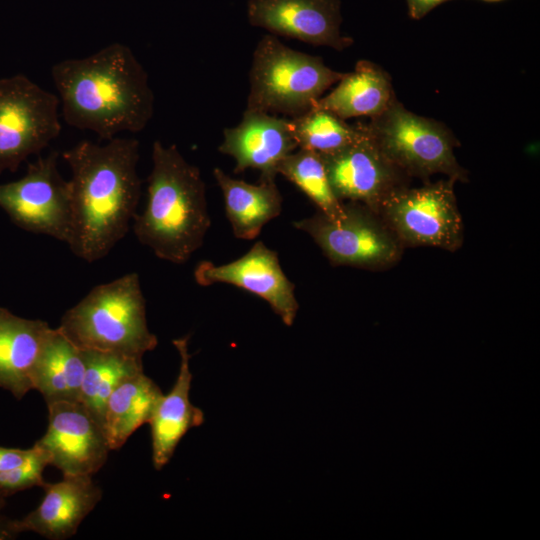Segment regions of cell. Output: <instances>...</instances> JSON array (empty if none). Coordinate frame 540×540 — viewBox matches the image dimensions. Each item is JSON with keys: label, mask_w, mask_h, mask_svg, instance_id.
<instances>
[{"label": "cell", "mask_w": 540, "mask_h": 540, "mask_svg": "<svg viewBox=\"0 0 540 540\" xmlns=\"http://www.w3.org/2000/svg\"><path fill=\"white\" fill-rule=\"evenodd\" d=\"M70 167L72 253L93 263L125 237L137 214L142 181L139 141L114 137L106 144L81 141L65 150Z\"/></svg>", "instance_id": "cell-1"}, {"label": "cell", "mask_w": 540, "mask_h": 540, "mask_svg": "<svg viewBox=\"0 0 540 540\" xmlns=\"http://www.w3.org/2000/svg\"><path fill=\"white\" fill-rule=\"evenodd\" d=\"M64 121L110 140L121 132L142 131L154 112L148 74L133 51L112 43L51 68Z\"/></svg>", "instance_id": "cell-2"}, {"label": "cell", "mask_w": 540, "mask_h": 540, "mask_svg": "<svg viewBox=\"0 0 540 540\" xmlns=\"http://www.w3.org/2000/svg\"><path fill=\"white\" fill-rule=\"evenodd\" d=\"M210 225L200 169L176 145L154 141L145 207L132 221L137 240L158 258L184 264L203 245Z\"/></svg>", "instance_id": "cell-3"}, {"label": "cell", "mask_w": 540, "mask_h": 540, "mask_svg": "<svg viewBox=\"0 0 540 540\" xmlns=\"http://www.w3.org/2000/svg\"><path fill=\"white\" fill-rule=\"evenodd\" d=\"M57 328L82 350L142 359L158 345L148 328L146 300L136 272L92 288L63 314Z\"/></svg>", "instance_id": "cell-4"}, {"label": "cell", "mask_w": 540, "mask_h": 540, "mask_svg": "<svg viewBox=\"0 0 540 540\" xmlns=\"http://www.w3.org/2000/svg\"><path fill=\"white\" fill-rule=\"evenodd\" d=\"M343 75L326 66L322 58L266 34L253 51L245 109L297 117L311 110Z\"/></svg>", "instance_id": "cell-5"}, {"label": "cell", "mask_w": 540, "mask_h": 540, "mask_svg": "<svg viewBox=\"0 0 540 540\" xmlns=\"http://www.w3.org/2000/svg\"><path fill=\"white\" fill-rule=\"evenodd\" d=\"M366 127L383 155L404 175L428 178L442 173L467 181L450 133L438 122L408 111L396 98Z\"/></svg>", "instance_id": "cell-6"}, {"label": "cell", "mask_w": 540, "mask_h": 540, "mask_svg": "<svg viewBox=\"0 0 540 540\" xmlns=\"http://www.w3.org/2000/svg\"><path fill=\"white\" fill-rule=\"evenodd\" d=\"M343 204L337 220L318 211L293 226L307 233L332 265L380 270L397 263L403 245L380 215L358 202Z\"/></svg>", "instance_id": "cell-7"}, {"label": "cell", "mask_w": 540, "mask_h": 540, "mask_svg": "<svg viewBox=\"0 0 540 540\" xmlns=\"http://www.w3.org/2000/svg\"><path fill=\"white\" fill-rule=\"evenodd\" d=\"M59 104L25 75L0 79V173L15 172L59 136Z\"/></svg>", "instance_id": "cell-8"}, {"label": "cell", "mask_w": 540, "mask_h": 540, "mask_svg": "<svg viewBox=\"0 0 540 540\" xmlns=\"http://www.w3.org/2000/svg\"><path fill=\"white\" fill-rule=\"evenodd\" d=\"M448 178L418 188L401 187L382 203L378 214L401 244L454 252L464 240V225Z\"/></svg>", "instance_id": "cell-9"}, {"label": "cell", "mask_w": 540, "mask_h": 540, "mask_svg": "<svg viewBox=\"0 0 540 540\" xmlns=\"http://www.w3.org/2000/svg\"><path fill=\"white\" fill-rule=\"evenodd\" d=\"M58 153L28 163L16 181L0 184V207L21 229L68 243L71 232V190L57 167Z\"/></svg>", "instance_id": "cell-10"}, {"label": "cell", "mask_w": 540, "mask_h": 540, "mask_svg": "<svg viewBox=\"0 0 540 540\" xmlns=\"http://www.w3.org/2000/svg\"><path fill=\"white\" fill-rule=\"evenodd\" d=\"M47 407L46 433L34 445L48 454L50 465L63 475L97 473L110 451L103 425L81 402L60 401Z\"/></svg>", "instance_id": "cell-11"}, {"label": "cell", "mask_w": 540, "mask_h": 540, "mask_svg": "<svg viewBox=\"0 0 540 540\" xmlns=\"http://www.w3.org/2000/svg\"><path fill=\"white\" fill-rule=\"evenodd\" d=\"M320 156L332 190L342 202H358L378 214L387 197L404 187V174L383 155L364 124L355 142Z\"/></svg>", "instance_id": "cell-12"}, {"label": "cell", "mask_w": 540, "mask_h": 540, "mask_svg": "<svg viewBox=\"0 0 540 540\" xmlns=\"http://www.w3.org/2000/svg\"><path fill=\"white\" fill-rule=\"evenodd\" d=\"M194 275L201 286L225 283L247 290L264 299L285 325L295 321L299 309L295 285L284 273L277 252L263 241L255 242L248 252L229 263L202 261Z\"/></svg>", "instance_id": "cell-13"}, {"label": "cell", "mask_w": 540, "mask_h": 540, "mask_svg": "<svg viewBox=\"0 0 540 540\" xmlns=\"http://www.w3.org/2000/svg\"><path fill=\"white\" fill-rule=\"evenodd\" d=\"M247 18L274 36L343 50L352 45L340 32L339 0H248Z\"/></svg>", "instance_id": "cell-14"}, {"label": "cell", "mask_w": 540, "mask_h": 540, "mask_svg": "<svg viewBox=\"0 0 540 540\" xmlns=\"http://www.w3.org/2000/svg\"><path fill=\"white\" fill-rule=\"evenodd\" d=\"M296 149L289 118L249 109L236 126L224 129L218 147L234 159L235 173L256 169L260 181L275 180L278 164Z\"/></svg>", "instance_id": "cell-15"}, {"label": "cell", "mask_w": 540, "mask_h": 540, "mask_svg": "<svg viewBox=\"0 0 540 540\" xmlns=\"http://www.w3.org/2000/svg\"><path fill=\"white\" fill-rule=\"evenodd\" d=\"M39 506L22 519L12 520L14 530L34 532L50 540L74 536L84 518L102 498L89 475H63L56 483L45 482Z\"/></svg>", "instance_id": "cell-16"}, {"label": "cell", "mask_w": 540, "mask_h": 540, "mask_svg": "<svg viewBox=\"0 0 540 540\" xmlns=\"http://www.w3.org/2000/svg\"><path fill=\"white\" fill-rule=\"evenodd\" d=\"M189 336L172 341L180 356L176 381L168 394L162 395L149 421L152 439V461L161 470L172 458L183 436L204 422L203 411L190 401L192 373Z\"/></svg>", "instance_id": "cell-17"}, {"label": "cell", "mask_w": 540, "mask_h": 540, "mask_svg": "<svg viewBox=\"0 0 540 540\" xmlns=\"http://www.w3.org/2000/svg\"><path fill=\"white\" fill-rule=\"evenodd\" d=\"M52 329L44 320L19 317L0 306V387L17 400L33 390V368Z\"/></svg>", "instance_id": "cell-18"}, {"label": "cell", "mask_w": 540, "mask_h": 540, "mask_svg": "<svg viewBox=\"0 0 540 540\" xmlns=\"http://www.w3.org/2000/svg\"><path fill=\"white\" fill-rule=\"evenodd\" d=\"M213 176L236 238L255 239L265 224L280 215L283 198L275 180L251 184L229 176L220 168L213 170Z\"/></svg>", "instance_id": "cell-19"}, {"label": "cell", "mask_w": 540, "mask_h": 540, "mask_svg": "<svg viewBox=\"0 0 540 540\" xmlns=\"http://www.w3.org/2000/svg\"><path fill=\"white\" fill-rule=\"evenodd\" d=\"M85 372L83 352L58 328L48 335L32 372V387L46 404L81 402Z\"/></svg>", "instance_id": "cell-20"}, {"label": "cell", "mask_w": 540, "mask_h": 540, "mask_svg": "<svg viewBox=\"0 0 540 540\" xmlns=\"http://www.w3.org/2000/svg\"><path fill=\"white\" fill-rule=\"evenodd\" d=\"M394 98L386 72L361 60L352 72L344 73L336 87L318 99L314 107L328 110L343 120L361 116L373 118L385 111Z\"/></svg>", "instance_id": "cell-21"}, {"label": "cell", "mask_w": 540, "mask_h": 540, "mask_svg": "<svg viewBox=\"0 0 540 540\" xmlns=\"http://www.w3.org/2000/svg\"><path fill=\"white\" fill-rule=\"evenodd\" d=\"M162 395L159 386L144 371L125 379L112 391L103 418L110 450L120 449L139 427L149 423Z\"/></svg>", "instance_id": "cell-22"}, {"label": "cell", "mask_w": 540, "mask_h": 540, "mask_svg": "<svg viewBox=\"0 0 540 540\" xmlns=\"http://www.w3.org/2000/svg\"><path fill=\"white\" fill-rule=\"evenodd\" d=\"M82 352L85 372L81 403L103 425L110 394L122 381L143 371L142 359L96 350Z\"/></svg>", "instance_id": "cell-23"}, {"label": "cell", "mask_w": 540, "mask_h": 540, "mask_svg": "<svg viewBox=\"0 0 540 540\" xmlns=\"http://www.w3.org/2000/svg\"><path fill=\"white\" fill-rule=\"evenodd\" d=\"M277 174L297 186L328 218L337 220L343 215L344 204L334 194L318 153L296 149L278 164Z\"/></svg>", "instance_id": "cell-24"}, {"label": "cell", "mask_w": 540, "mask_h": 540, "mask_svg": "<svg viewBox=\"0 0 540 540\" xmlns=\"http://www.w3.org/2000/svg\"><path fill=\"white\" fill-rule=\"evenodd\" d=\"M298 148L327 155L355 142L363 133V124L349 125L332 112L314 107L297 117L289 118Z\"/></svg>", "instance_id": "cell-25"}, {"label": "cell", "mask_w": 540, "mask_h": 540, "mask_svg": "<svg viewBox=\"0 0 540 540\" xmlns=\"http://www.w3.org/2000/svg\"><path fill=\"white\" fill-rule=\"evenodd\" d=\"M48 465V454L33 445L31 454L22 464L0 472V491L8 497L35 486L42 487L45 483L43 472Z\"/></svg>", "instance_id": "cell-26"}, {"label": "cell", "mask_w": 540, "mask_h": 540, "mask_svg": "<svg viewBox=\"0 0 540 540\" xmlns=\"http://www.w3.org/2000/svg\"><path fill=\"white\" fill-rule=\"evenodd\" d=\"M32 452L28 449L9 448L0 446V472L12 469L22 464Z\"/></svg>", "instance_id": "cell-27"}, {"label": "cell", "mask_w": 540, "mask_h": 540, "mask_svg": "<svg viewBox=\"0 0 540 540\" xmlns=\"http://www.w3.org/2000/svg\"><path fill=\"white\" fill-rule=\"evenodd\" d=\"M444 1L446 0H407V3L411 16L419 19Z\"/></svg>", "instance_id": "cell-28"}, {"label": "cell", "mask_w": 540, "mask_h": 540, "mask_svg": "<svg viewBox=\"0 0 540 540\" xmlns=\"http://www.w3.org/2000/svg\"><path fill=\"white\" fill-rule=\"evenodd\" d=\"M17 535L18 533L14 530L12 520L0 515V540L13 539Z\"/></svg>", "instance_id": "cell-29"}, {"label": "cell", "mask_w": 540, "mask_h": 540, "mask_svg": "<svg viewBox=\"0 0 540 540\" xmlns=\"http://www.w3.org/2000/svg\"><path fill=\"white\" fill-rule=\"evenodd\" d=\"M6 498L7 497L0 491V510L4 507Z\"/></svg>", "instance_id": "cell-30"}, {"label": "cell", "mask_w": 540, "mask_h": 540, "mask_svg": "<svg viewBox=\"0 0 540 540\" xmlns=\"http://www.w3.org/2000/svg\"><path fill=\"white\" fill-rule=\"evenodd\" d=\"M487 1H498V0H487Z\"/></svg>", "instance_id": "cell-31"}]
</instances>
